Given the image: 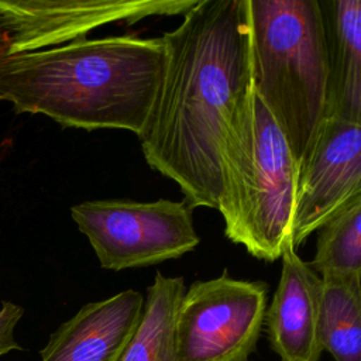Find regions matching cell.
<instances>
[{"mask_svg":"<svg viewBox=\"0 0 361 361\" xmlns=\"http://www.w3.org/2000/svg\"><path fill=\"white\" fill-rule=\"evenodd\" d=\"M162 35L165 68L138 137L145 162L192 207H219L221 152L252 89L247 0H197Z\"/></svg>","mask_w":361,"mask_h":361,"instance_id":"cell-1","label":"cell"},{"mask_svg":"<svg viewBox=\"0 0 361 361\" xmlns=\"http://www.w3.org/2000/svg\"><path fill=\"white\" fill-rule=\"evenodd\" d=\"M162 37L80 38L0 58V102L63 127L141 135L165 68Z\"/></svg>","mask_w":361,"mask_h":361,"instance_id":"cell-2","label":"cell"},{"mask_svg":"<svg viewBox=\"0 0 361 361\" xmlns=\"http://www.w3.org/2000/svg\"><path fill=\"white\" fill-rule=\"evenodd\" d=\"M252 87L283 134L296 169L327 118V69L317 0H247Z\"/></svg>","mask_w":361,"mask_h":361,"instance_id":"cell-3","label":"cell"},{"mask_svg":"<svg viewBox=\"0 0 361 361\" xmlns=\"http://www.w3.org/2000/svg\"><path fill=\"white\" fill-rule=\"evenodd\" d=\"M298 169L283 134L254 87L237 111L221 152L217 210L226 237L274 262L290 241Z\"/></svg>","mask_w":361,"mask_h":361,"instance_id":"cell-4","label":"cell"},{"mask_svg":"<svg viewBox=\"0 0 361 361\" xmlns=\"http://www.w3.org/2000/svg\"><path fill=\"white\" fill-rule=\"evenodd\" d=\"M71 216L100 267L110 271L176 259L200 243L185 200H87L72 206Z\"/></svg>","mask_w":361,"mask_h":361,"instance_id":"cell-5","label":"cell"},{"mask_svg":"<svg viewBox=\"0 0 361 361\" xmlns=\"http://www.w3.org/2000/svg\"><path fill=\"white\" fill-rule=\"evenodd\" d=\"M268 307V285L230 276L193 282L176 313V361H250Z\"/></svg>","mask_w":361,"mask_h":361,"instance_id":"cell-6","label":"cell"},{"mask_svg":"<svg viewBox=\"0 0 361 361\" xmlns=\"http://www.w3.org/2000/svg\"><path fill=\"white\" fill-rule=\"evenodd\" d=\"M197 0H0V58L86 38L111 23L183 16Z\"/></svg>","mask_w":361,"mask_h":361,"instance_id":"cell-7","label":"cell"},{"mask_svg":"<svg viewBox=\"0 0 361 361\" xmlns=\"http://www.w3.org/2000/svg\"><path fill=\"white\" fill-rule=\"evenodd\" d=\"M361 197V124L326 118L298 172L292 247L298 250L330 217Z\"/></svg>","mask_w":361,"mask_h":361,"instance_id":"cell-8","label":"cell"},{"mask_svg":"<svg viewBox=\"0 0 361 361\" xmlns=\"http://www.w3.org/2000/svg\"><path fill=\"white\" fill-rule=\"evenodd\" d=\"M281 259L279 282L264 319L269 347L281 361H320L322 279L292 241L285 243Z\"/></svg>","mask_w":361,"mask_h":361,"instance_id":"cell-9","label":"cell"},{"mask_svg":"<svg viewBox=\"0 0 361 361\" xmlns=\"http://www.w3.org/2000/svg\"><path fill=\"white\" fill-rule=\"evenodd\" d=\"M134 289L82 306L39 351L41 361H118L142 312Z\"/></svg>","mask_w":361,"mask_h":361,"instance_id":"cell-10","label":"cell"},{"mask_svg":"<svg viewBox=\"0 0 361 361\" xmlns=\"http://www.w3.org/2000/svg\"><path fill=\"white\" fill-rule=\"evenodd\" d=\"M327 69V118L361 124V0H317Z\"/></svg>","mask_w":361,"mask_h":361,"instance_id":"cell-11","label":"cell"},{"mask_svg":"<svg viewBox=\"0 0 361 361\" xmlns=\"http://www.w3.org/2000/svg\"><path fill=\"white\" fill-rule=\"evenodd\" d=\"M185 290L182 276L155 274L141 317L118 361H176V313Z\"/></svg>","mask_w":361,"mask_h":361,"instance_id":"cell-12","label":"cell"},{"mask_svg":"<svg viewBox=\"0 0 361 361\" xmlns=\"http://www.w3.org/2000/svg\"><path fill=\"white\" fill-rule=\"evenodd\" d=\"M320 279L322 348L334 361H361V275Z\"/></svg>","mask_w":361,"mask_h":361,"instance_id":"cell-13","label":"cell"},{"mask_svg":"<svg viewBox=\"0 0 361 361\" xmlns=\"http://www.w3.org/2000/svg\"><path fill=\"white\" fill-rule=\"evenodd\" d=\"M309 265L319 276L361 275V197L317 230L316 252Z\"/></svg>","mask_w":361,"mask_h":361,"instance_id":"cell-14","label":"cell"},{"mask_svg":"<svg viewBox=\"0 0 361 361\" xmlns=\"http://www.w3.org/2000/svg\"><path fill=\"white\" fill-rule=\"evenodd\" d=\"M24 314V309L13 302H1L0 307V357L21 347L14 338V330Z\"/></svg>","mask_w":361,"mask_h":361,"instance_id":"cell-15","label":"cell"}]
</instances>
